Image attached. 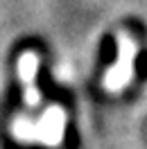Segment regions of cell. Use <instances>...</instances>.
I'll return each instance as SVG.
<instances>
[{
	"label": "cell",
	"instance_id": "cell-3",
	"mask_svg": "<svg viewBox=\"0 0 147 149\" xmlns=\"http://www.w3.org/2000/svg\"><path fill=\"white\" fill-rule=\"evenodd\" d=\"M18 72H20V79L27 88L25 93V100L29 104H38V91L34 88V74H36V56L27 52V54L20 56V63H18Z\"/></svg>",
	"mask_w": 147,
	"mask_h": 149
},
{
	"label": "cell",
	"instance_id": "cell-1",
	"mask_svg": "<svg viewBox=\"0 0 147 149\" xmlns=\"http://www.w3.org/2000/svg\"><path fill=\"white\" fill-rule=\"evenodd\" d=\"M136 54V47L127 36L120 38V61L118 65H113L106 74V86L109 88H122L131 77V59Z\"/></svg>",
	"mask_w": 147,
	"mask_h": 149
},
{
	"label": "cell",
	"instance_id": "cell-2",
	"mask_svg": "<svg viewBox=\"0 0 147 149\" xmlns=\"http://www.w3.org/2000/svg\"><path fill=\"white\" fill-rule=\"evenodd\" d=\"M64 122H66L64 111L52 106L46 113V118L41 120V124L34 127L36 129L34 131V138H41V140H46V142H50V145H57L61 140V133H64Z\"/></svg>",
	"mask_w": 147,
	"mask_h": 149
}]
</instances>
